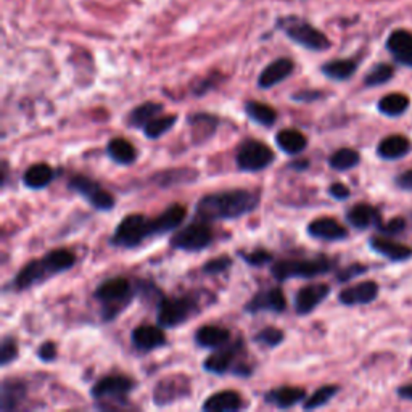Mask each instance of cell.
<instances>
[{
  "mask_svg": "<svg viewBox=\"0 0 412 412\" xmlns=\"http://www.w3.org/2000/svg\"><path fill=\"white\" fill-rule=\"evenodd\" d=\"M258 205H260V195L256 192L245 189H234L205 195L197 203L195 214H197V219L203 221V223L239 219L241 216L255 211Z\"/></svg>",
  "mask_w": 412,
  "mask_h": 412,
  "instance_id": "cell-1",
  "label": "cell"
},
{
  "mask_svg": "<svg viewBox=\"0 0 412 412\" xmlns=\"http://www.w3.org/2000/svg\"><path fill=\"white\" fill-rule=\"evenodd\" d=\"M74 264L76 256L70 250H54L40 260H33L28 264H24L13 279L12 285L18 292L28 290V288L50 279V277L71 269Z\"/></svg>",
  "mask_w": 412,
  "mask_h": 412,
  "instance_id": "cell-2",
  "label": "cell"
},
{
  "mask_svg": "<svg viewBox=\"0 0 412 412\" xmlns=\"http://www.w3.org/2000/svg\"><path fill=\"white\" fill-rule=\"evenodd\" d=\"M337 262L326 256L316 260H282L272 266V276L276 280L285 282L288 279H312V277L331 272Z\"/></svg>",
  "mask_w": 412,
  "mask_h": 412,
  "instance_id": "cell-3",
  "label": "cell"
},
{
  "mask_svg": "<svg viewBox=\"0 0 412 412\" xmlns=\"http://www.w3.org/2000/svg\"><path fill=\"white\" fill-rule=\"evenodd\" d=\"M157 235L154 221L147 219L143 214H127L116 225L111 237V245L122 248H136L150 237Z\"/></svg>",
  "mask_w": 412,
  "mask_h": 412,
  "instance_id": "cell-4",
  "label": "cell"
},
{
  "mask_svg": "<svg viewBox=\"0 0 412 412\" xmlns=\"http://www.w3.org/2000/svg\"><path fill=\"white\" fill-rule=\"evenodd\" d=\"M131 282L125 277H115V279L105 280L97 288L94 296L103 303V319L111 321L115 319L122 308H125L132 298Z\"/></svg>",
  "mask_w": 412,
  "mask_h": 412,
  "instance_id": "cell-5",
  "label": "cell"
},
{
  "mask_svg": "<svg viewBox=\"0 0 412 412\" xmlns=\"http://www.w3.org/2000/svg\"><path fill=\"white\" fill-rule=\"evenodd\" d=\"M198 301L193 296L161 298L157 308V322L163 328L182 326L198 312Z\"/></svg>",
  "mask_w": 412,
  "mask_h": 412,
  "instance_id": "cell-6",
  "label": "cell"
},
{
  "mask_svg": "<svg viewBox=\"0 0 412 412\" xmlns=\"http://www.w3.org/2000/svg\"><path fill=\"white\" fill-rule=\"evenodd\" d=\"M244 342L241 340H237L235 343L232 344H224L216 349V351L205 359L203 369L206 372L214 374V375H224L228 372H232L235 375H240V377H250L251 367L245 364H237V356L244 351Z\"/></svg>",
  "mask_w": 412,
  "mask_h": 412,
  "instance_id": "cell-7",
  "label": "cell"
},
{
  "mask_svg": "<svg viewBox=\"0 0 412 412\" xmlns=\"http://www.w3.org/2000/svg\"><path fill=\"white\" fill-rule=\"evenodd\" d=\"M279 26L293 42L300 44L301 47L314 52H322L331 47V40L327 39V35L314 28L312 24L303 22L301 18H282Z\"/></svg>",
  "mask_w": 412,
  "mask_h": 412,
  "instance_id": "cell-8",
  "label": "cell"
},
{
  "mask_svg": "<svg viewBox=\"0 0 412 412\" xmlns=\"http://www.w3.org/2000/svg\"><path fill=\"white\" fill-rule=\"evenodd\" d=\"M136 388V382L126 375H108L100 379L90 390V396L102 403L126 404L127 396Z\"/></svg>",
  "mask_w": 412,
  "mask_h": 412,
  "instance_id": "cell-9",
  "label": "cell"
},
{
  "mask_svg": "<svg viewBox=\"0 0 412 412\" xmlns=\"http://www.w3.org/2000/svg\"><path fill=\"white\" fill-rule=\"evenodd\" d=\"M237 166L240 171L258 173L276 161V154L261 141H246L237 152Z\"/></svg>",
  "mask_w": 412,
  "mask_h": 412,
  "instance_id": "cell-10",
  "label": "cell"
},
{
  "mask_svg": "<svg viewBox=\"0 0 412 412\" xmlns=\"http://www.w3.org/2000/svg\"><path fill=\"white\" fill-rule=\"evenodd\" d=\"M214 234L208 223L197 221V223L180 229L171 237V246L182 251H202L213 244Z\"/></svg>",
  "mask_w": 412,
  "mask_h": 412,
  "instance_id": "cell-11",
  "label": "cell"
},
{
  "mask_svg": "<svg viewBox=\"0 0 412 412\" xmlns=\"http://www.w3.org/2000/svg\"><path fill=\"white\" fill-rule=\"evenodd\" d=\"M68 187L77 195H81L82 198H86L97 211H111L115 206V198L110 192H106L94 179L82 176V174L71 177Z\"/></svg>",
  "mask_w": 412,
  "mask_h": 412,
  "instance_id": "cell-12",
  "label": "cell"
},
{
  "mask_svg": "<svg viewBox=\"0 0 412 412\" xmlns=\"http://www.w3.org/2000/svg\"><path fill=\"white\" fill-rule=\"evenodd\" d=\"M190 395V382L184 375H174V377L163 379L153 391V401L157 406H166L174 401Z\"/></svg>",
  "mask_w": 412,
  "mask_h": 412,
  "instance_id": "cell-13",
  "label": "cell"
},
{
  "mask_svg": "<svg viewBox=\"0 0 412 412\" xmlns=\"http://www.w3.org/2000/svg\"><path fill=\"white\" fill-rule=\"evenodd\" d=\"M287 308V300L283 292L279 287L267 288V290L258 292L256 295L251 298V300L245 305V311L250 314H256L261 311H271L280 314L285 311Z\"/></svg>",
  "mask_w": 412,
  "mask_h": 412,
  "instance_id": "cell-14",
  "label": "cell"
},
{
  "mask_svg": "<svg viewBox=\"0 0 412 412\" xmlns=\"http://www.w3.org/2000/svg\"><path fill=\"white\" fill-rule=\"evenodd\" d=\"M328 295H331V287L326 283H312V285L300 288L295 296V312L298 316H306L321 305Z\"/></svg>",
  "mask_w": 412,
  "mask_h": 412,
  "instance_id": "cell-15",
  "label": "cell"
},
{
  "mask_svg": "<svg viewBox=\"0 0 412 412\" xmlns=\"http://www.w3.org/2000/svg\"><path fill=\"white\" fill-rule=\"evenodd\" d=\"M379 283L374 280H365L344 288L338 293V300L344 306H360V305H369L377 300L379 296Z\"/></svg>",
  "mask_w": 412,
  "mask_h": 412,
  "instance_id": "cell-16",
  "label": "cell"
},
{
  "mask_svg": "<svg viewBox=\"0 0 412 412\" xmlns=\"http://www.w3.org/2000/svg\"><path fill=\"white\" fill-rule=\"evenodd\" d=\"M131 340L134 347L142 353L154 351V349L161 348L168 343V340L164 337L159 326H148V324H143V326L134 328Z\"/></svg>",
  "mask_w": 412,
  "mask_h": 412,
  "instance_id": "cell-17",
  "label": "cell"
},
{
  "mask_svg": "<svg viewBox=\"0 0 412 412\" xmlns=\"http://www.w3.org/2000/svg\"><path fill=\"white\" fill-rule=\"evenodd\" d=\"M308 235L312 239L326 240V241H338L344 240L348 237V230L344 225L338 223L333 218H317L308 225Z\"/></svg>",
  "mask_w": 412,
  "mask_h": 412,
  "instance_id": "cell-18",
  "label": "cell"
},
{
  "mask_svg": "<svg viewBox=\"0 0 412 412\" xmlns=\"http://www.w3.org/2000/svg\"><path fill=\"white\" fill-rule=\"evenodd\" d=\"M293 68H295V65L290 58H277L262 70V73L258 77V87L260 89H271V87L280 84L293 73Z\"/></svg>",
  "mask_w": 412,
  "mask_h": 412,
  "instance_id": "cell-19",
  "label": "cell"
},
{
  "mask_svg": "<svg viewBox=\"0 0 412 412\" xmlns=\"http://www.w3.org/2000/svg\"><path fill=\"white\" fill-rule=\"evenodd\" d=\"M347 221L358 230H365L369 228H379L382 223V216L380 211L372 205L367 203H358L351 209L347 211Z\"/></svg>",
  "mask_w": 412,
  "mask_h": 412,
  "instance_id": "cell-20",
  "label": "cell"
},
{
  "mask_svg": "<svg viewBox=\"0 0 412 412\" xmlns=\"http://www.w3.org/2000/svg\"><path fill=\"white\" fill-rule=\"evenodd\" d=\"M386 49L393 54L398 63L412 68V33L409 31H395L386 40Z\"/></svg>",
  "mask_w": 412,
  "mask_h": 412,
  "instance_id": "cell-21",
  "label": "cell"
},
{
  "mask_svg": "<svg viewBox=\"0 0 412 412\" xmlns=\"http://www.w3.org/2000/svg\"><path fill=\"white\" fill-rule=\"evenodd\" d=\"M369 246L375 253L388 258L390 261H406L412 258L411 246L398 244V241L391 239H385V237H370Z\"/></svg>",
  "mask_w": 412,
  "mask_h": 412,
  "instance_id": "cell-22",
  "label": "cell"
},
{
  "mask_svg": "<svg viewBox=\"0 0 412 412\" xmlns=\"http://www.w3.org/2000/svg\"><path fill=\"white\" fill-rule=\"evenodd\" d=\"M244 408V399L234 390H224L211 395L202 409L206 412H235Z\"/></svg>",
  "mask_w": 412,
  "mask_h": 412,
  "instance_id": "cell-23",
  "label": "cell"
},
{
  "mask_svg": "<svg viewBox=\"0 0 412 412\" xmlns=\"http://www.w3.org/2000/svg\"><path fill=\"white\" fill-rule=\"evenodd\" d=\"M306 399V390L298 386H280V388L271 390L264 395V401L274 404L279 409H288Z\"/></svg>",
  "mask_w": 412,
  "mask_h": 412,
  "instance_id": "cell-24",
  "label": "cell"
},
{
  "mask_svg": "<svg viewBox=\"0 0 412 412\" xmlns=\"http://www.w3.org/2000/svg\"><path fill=\"white\" fill-rule=\"evenodd\" d=\"M412 152V142L411 138L399 136H390L385 137L377 147V154L382 159H401Z\"/></svg>",
  "mask_w": 412,
  "mask_h": 412,
  "instance_id": "cell-25",
  "label": "cell"
},
{
  "mask_svg": "<svg viewBox=\"0 0 412 412\" xmlns=\"http://www.w3.org/2000/svg\"><path fill=\"white\" fill-rule=\"evenodd\" d=\"M187 216V208L180 203H174L163 211L161 214L154 218V232L157 235L168 234V232L176 230L180 224L184 223Z\"/></svg>",
  "mask_w": 412,
  "mask_h": 412,
  "instance_id": "cell-26",
  "label": "cell"
},
{
  "mask_svg": "<svg viewBox=\"0 0 412 412\" xmlns=\"http://www.w3.org/2000/svg\"><path fill=\"white\" fill-rule=\"evenodd\" d=\"M230 342V332L219 326H203L195 333V343L202 348L218 349Z\"/></svg>",
  "mask_w": 412,
  "mask_h": 412,
  "instance_id": "cell-27",
  "label": "cell"
},
{
  "mask_svg": "<svg viewBox=\"0 0 412 412\" xmlns=\"http://www.w3.org/2000/svg\"><path fill=\"white\" fill-rule=\"evenodd\" d=\"M189 125L192 126V138L197 143H203L216 134L219 120L208 113H197L189 116Z\"/></svg>",
  "mask_w": 412,
  "mask_h": 412,
  "instance_id": "cell-28",
  "label": "cell"
},
{
  "mask_svg": "<svg viewBox=\"0 0 412 412\" xmlns=\"http://www.w3.org/2000/svg\"><path fill=\"white\" fill-rule=\"evenodd\" d=\"M276 143L283 153L300 154L306 150L308 138L298 129H282L280 132H277Z\"/></svg>",
  "mask_w": 412,
  "mask_h": 412,
  "instance_id": "cell-29",
  "label": "cell"
},
{
  "mask_svg": "<svg viewBox=\"0 0 412 412\" xmlns=\"http://www.w3.org/2000/svg\"><path fill=\"white\" fill-rule=\"evenodd\" d=\"M54 177V168L49 166L47 163H38L26 169V173L23 174V184L31 190H40L47 187Z\"/></svg>",
  "mask_w": 412,
  "mask_h": 412,
  "instance_id": "cell-30",
  "label": "cell"
},
{
  "mask_svg": "<svg viewBox=\"0 0 412 412\" xmlns=\"http://www.w3.org/2000/svg\"><path fill=\"white\" fill-rule=\"evenodd\" d=\"M106 153L113 161L121 164V166H129V164L136 163L137 159V148L122 137L111 138L106 145Z\"/></svg>",
  "mask_w": 412,
  "mask_h": 412,
  "instance_id": "cell-31",
  "label": "cell"
},
{
  "mask_svg": "<svg viewBox=\"0 0 412 412\" xmlns=\"http://www.w3.org/2000/svg\"><path fill=\"white\" fill-rule=\"evenodd\" d=\"M26 398V385L19 380H5L2 383V396H0V409L3 412L17 409Z\"/></svg>",
  "mask_w": 412,
  "mask_h": 412,
  "instance_id": "cell-32",
  "label": "cell"
},
{
  "mask_svg": "<svg viewBox=\"0 0 412 412\" xmlns=\"http://www.w3.org/2000/svg\"><path fill=\"white\" fill-rule=\"evenodd\" d=\"M163 111V105L158 102H145L134 108L127 115V125L134 129H143L153 118Z\"/></svg>",
  "mask_w": 412,
  "mask_h": 412,
  "instance_id": "cell-33",
  "label": "cell"
},
{
  "mask_svg": "<svg viewBox=\"0 0 412 412\" xmlns=\"http://www.w3.org/2000/svg\"><path fill=\"white\" fill-rule=\"evenodd\" d=\"M245 113L251 121L262 127H272L277 121V111L262 102H246Z\"/></svg>",
  "mask_w": 412,
  "mask_h": 412,
  "instance_id": "cell-34",
  "label": "cell"
},
{
  "mask_svg": "<svg viewBox=\"0 0 412 412\" xmlns=\"http://www.w3.org/2000/svg\"><path fill=\"white\" fill-rule=\"evenodd\" d=\"M358 70V63L354 60H333L328 61L321 68L328 79L333 81H347Z\"/></svg>",
  "mask_w": 412,
  "mask_h": 412,
  "instance_id": "cell-35",
  "label": "cell"
},
{
  "mask_svg": "<svg viewBox=\"0 0 412 412\" xmlns=\"http://www.w3.org/2000/svg\"><path fill=\"white\" fill-rule=\"evenodd\" d=\"M409 105H411L409 97H406L404 94H388L385 95L383 99H380L379 111L383 113L385 116L396 118L408 111Z\"/></svg>",
  "mask_w": 412,
  "mask_h": 412,
  "instance_id": "cell-36",
  "label": "cell"
},
{
  "mask_svg": "<svg viewBox=\"0 0 412 412\" xmlns=\"http://www.w3.org/2000/svg\"><path fill=\"white\" fill-rule=\"evenodd\" d=\"M359 163V153L353 150V148H340L328 159V164H331V168L335 169V171H349V169L356 168Z\"/></svg>",
  "mask_w": 412,
  "mask_h": 412,
  "instance_id": "cell-37",
  "label": "cell"
},
{
  "mask_svg": "<svg viewBox=\"0 0 412 412\" xmlns=\"http://www.w3.org/2000/svg\"><path fill=\"white\" fill-rule=\"evenodd\" d=\"M177 122V115H168V116H157L143 127V134L147 138H159L164 136L168 131H171L173 126Z\"/></svg>",
  "mask_w": 412,
  "mask_h": 412,
  "instance_id": "cell-38",
  "label": "cell"
},
{
  "mask_svg": "<svg viewBox=\"0 0 412 412\" xmlns=\"http://www.w3.org/2000/svg\"><path fill=\"white\" fill-rule=\"evenodd\" d=\"M338 391H340V386H337V385L321 386V388L314 391L309 398L305 399V403H303V409L314 411L317 408H322V406H326L328 401H331L333 396L338 393Z\"/></svg>",
  "mask_w": 412,
  "mask_h": 412,
  "instance_id": "cell-39",
  "label": "cell"
},
{
  "mask_svg": "<svg viewBox=\"0 0 412 412\" xmlns=\"http://www.w3.org/2000/svg\"><path fill=\"white\" fill-rule=\"evenodd\" d=\"M393 74H395L393 66H390L386 63H380L377 66H374V68L367 73V76L364 77V84L367 87L382 86V84H385V82H388L391 77H393Z\"/></svg>",
  "mask_w": 412,
  "mask_h": 412,
  "instance_id": "cell-40",
  "label": "cell"
},
{
  "mask_svg": "<svg viewBox=\"0 0 412 412\" xmlns=\"http://www.w3.org/2000/svg\"><path fill=\"white\" fill-rule=\"evenodd\" d=\"M283 338H285V335H283V332L279 331V328L266 327V328H262V331L258 332L253 340L256 343H260L266 348H276L283 342Z\"/></svg>",
  "mask_w": 412,
  "mask_h": 412,
  "instance_id": "cell-41",
  "label": "cell"
},
{
  "mask_svg": "<svg viewBox=\"0 0 412 412\" xmlns=\"http://www.w3.org/2000/svg\"><path fill=\"white\" fill-rule=\"evenodd\" d=\"M18 358V343L13 337H5L0 344V365H8Z\"/></svg>",
  "mask_w": 412,
  "mask_h": 412,
  "instance_id": "cell-42",
  "label": "cell"
},
{
  "mask_svg": "<svg viewBox=\"0 0 412 412\" xmlns=\"http://www.w3.org/2000/svg\"><path fill=\"white\" fill-rule=\"evenodd\" d=\"M230 266H232V260L229 256H218V258H213V260H209L208 262H205L203 272L208 276H218L228 271Z\"/></svg>",
  "mask_w": 412,
  "mask_h": 412,
  "instance_id": "cell-43",
  "label": "cell"
},
{
  "mask_svg": "<svg viewBox=\"0 0 412 412\" xmlns=\"http://www.w3.org/2000/svg\"><path fill=\"white\" fill-rule=\"evenodd\" d=\"M239 256L245 262H248L250 266H264L267 262L272 261V255L266 250H255L251 253H245V251H239Z\"/></svg>",
  "mask_w": 412,
  "mask_h": 412,
  "instance_id": "cell-44",
  "label": "cell"
},
{
  "mask_svg": "<svg viewBox=\"0 0 412 412\" xmlns=\"http://www.w3.org/2000/svg\"><path fill=\"white\" fill-rule=\"evenodd\" d=\"M404 228H406L404 218H395L386 224L380 223L377 229H379V232H382V234H385V235H398L404 230Z\"/></svg>",
  "mask_w": 412,
  "mask_h": 412,
  "instance_id": "cell-45",
  "label": "cell"
},
{
  "mask_svg": "<svg viewBox=\"0 0 412 412\" xmlns=\"http://www.w3.org/2000/svg\"><path fill=\"white\" fill-rule=\"evenodd\" d=\"M364 272H367V267H365L364 264H351L348 267H344V269H342L338 272L337 276V280L338 282H349L351 279H354V277H358L360 274H364Z\"/></svg>",
  "mask_w": 412,
  "mask_h": 412,
  "instance_id": "cell-46",
  "label": "cell"
},
{
  "mask_svg": "<svg viewBox=\"0 0 412 412\" xmlns=\"http://www.w3.org/2000/svg\"><path fill=\"white\" fill-rule=\"evenodd\" d=\"M56 356H58V349H56V344L54 342H45L38 349V358L42 363H54Z\"/></svg>",
  "mask_w": 412,
  "mask_h": 412,
  "instance_id": "cell-47",
  "label": "cell"
},
{
  "mask_svg": "<svg viewBox=\"0 0 412 412\" xmlns=\"http://www.w3.org/2000/svg\"><path fill=\"white\" fill-rule=\"evenodd\" d=\"M328 195H331V197L335 198V200H340V202H343V200L349 198L351 192H349V189L344 184L335 182V184L331 185V187H328Z\"/></svg>",
  "mask_w": 412,
  "mask_h": 412,
  "instance_id": "cell-48",
  "label": "cell"
},
{
  "mask_svg": "<svg viewBox=\"0 0 412 412\" xmlns=\"http://www.w3.org/2000/svg\"><path fill=\"white\" fill-rule=\"evenodd\" d=\"M396 187L404 190V192H412V169L401 173L398 177L395 179Z\"/></svg>",
  "mask_w": 412,
  "mask_h": 412,
  "instance_id": "cell-49",
  "label": "cell"
},
{
  "mask_svg": "<svg viewBox=\"0 0 412 412\" xmlns=\"http://www.w3.org/2000/svg\"><path fill=\"white\" fill-rule=\"evenodd\" d=\"M292 99L295 102H301V103H311V102L322 99V94L317 90H301V92H298V94L292 95Z\"/></svg>",
  "mask_w": 412,
  "mask_h": 412,
  "instance_id": "cell-50",
  "label": "cell"
},
{
  "mask_svg": "<svg viewBox=\"0 0 412 412\" xmlns=\"http://www.w3.org/2000/svg\"><path fill=\"white\" fill-rule=\"evenodd\" d=\"M396 393H398L399 398L408 399V401H412V383L401 385L399 388H398V391H396Z\"/></svg>",
  "mask_w": 412,
  "mask_h": 412,
  "instance_id": "cell-51",
  "label": "cell"
},
{
  "mask_svg": "<svg viewBox=\"0 0 412 412\" xmlns=\"http://www.w3.org/2000/svg\"><path fill=\"white\" fill-rule=\"evenodd\" d=\"M292 169H296V171H305V169L309 168V161L308 159H303V161H296L290 164Z\"/></svg>",
  "mask_w": 412,
  "mask_h": 412,
  "instance_id": "cell-52",
  "label": "cell"
},
{
  "mask_svg": "<svg viewBox=\"0 0 412 412\" xmlns=\"http://www.w3.org/2000/svg\"><path fill=\"white\" fill-rule=\"evenodd\" d=\"M411 365H412V359H411Z\"/></svg>",
  "mask_w": 412,
  "mask_h": 412,
  "instance_id": "cell-53",
  "label": "cell"
}]
</instances>
